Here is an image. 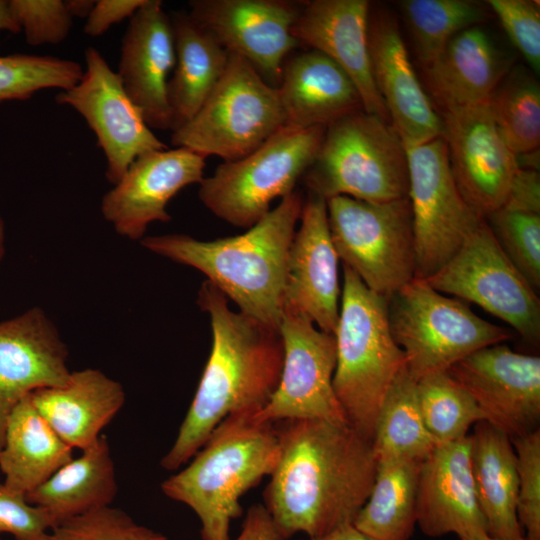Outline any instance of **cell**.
<instances>
[{"label":"cell","mask_w":540,"mask_h":540,"mask_svg":"<svg viewBox=\"0 0 540 540\" xmlns=\"http://www.w3.org/2000/svg\"><path fill=\"white\" fill-rule=\"evenodd\" d=\"M511 441L517 466V518L526 537L540 540V429Z\"/></svg>","instance_id":"cell-40"},{"label":"cell","mask_w":540,"mask_h":540,"mask_svg":"<svg viewBox=\"0 0 540 540\" xmlns=\"http://www.w3.org/2000/svg\"><path fill=\"white\" fill-rule=\"evenodd\" d=\"M206 157L184 147L137 157L101 201V212L121 236L141 240L147 226L168 222L166 207L184 187L203 179Z\"/></svg>","instance_id":"cell-18"},{"label":"cell","mask_w":540,"mask_h":540,"mask_svg":"<svg viewBox=\"0 0 540 540\" xmlns=\"http://www.w3.org/2000/svg\"><path fill=\"white\" fill-rule=\"evenodd\" d=\"M405 149L415 241V277L427 279L456 253L483 218L460 193L442 137Z\"/></svg>","instance_id":"cell-12"},{"label":"cell","mask_w":540,"mask_h":540,"mask_svg":"<svg viewBox=\"0 0 540 540\" xmlns=\"http://www.w3.org/2000/svg\"><path fill=\"white\" fill-rule=\"evenodd\" d=\"M301 180L308 193L382 203L408 197L405 146L392 125L364 110L325 128L311 165Z\"/></svg>","instance_id":"cell-6"},{"label":"cell","mask_w":540,"mask_h":540,"mask_svg":"<svg viewBox=\"0 0 540 540\" xmlns=\"http://www.w3.org/2000/svg\"><path fill=\"white\" fill-rule=\"evenodd\" d=\"M288 258L283 311L308 317L333 334L339 318V257L332 242L326 200L308 193Z\"/></svg>","instance_id":"cell-21"},{"label":"cell","mask_w":540,"mask_h":540,"mask_svg":"<svg viewBox=\"0 0 540 540\" xmlns=\"http://www.w3.org/2000/svg\"><path fill=\"white\" fill-rule=\"evenodd\" d=\"M146 0H98L86 19L84 32L90 37L104 34L112 25L131 18Z\"/></svg>","instance_id":"cell-44"},{"label":"cell","mask_w":540,"mask_h":540,"mask_svg":"<svg viewBox=\"0 0 540 540\" xmlns=\"http://www.w3.org/2000/svg\"><path fill=\"white\" fill-rule=\"evenodd\" d=\"M481 540H532L526 536H522V537H518V538H511V539H504V538H497V537H492V536H486L485 538L481 539Z\"/></svg>","instance_id":"cell-51"},{"label":"cell","mask_w":540,"mask_h":540,"mask_svg":"<svg viewBox=\"0 0 540 540\" xmlns=\"http://www.w3.org/2000/svg\"><path fill=\"white\" fill-rule=\"evenodd\" d=\"M471 468L488 535L511 539L525 536L517 518L516 454L510 437L488 421L474 425Z\"/></svg>","instance_id":"cell-28"},{"label":"cell","mask_w":540,"mask_h":540,"mask_svg":"<svg viewBox=\"0 0 540 540\" xmlns=\"http://www.w3.org/2000/svg\"><path fill=\"white\" fill-rule=\"evenodd\" d=\"M421 462H377L369 497L353 521L358 530L373 540H411L417 525L416 492Z\"/></svg>","instance_id":"cell-32"},{"label":"cell","mask_w":540,"mask_h":540,"mask_svg":"<svg viewBox=\"0 0 540 540\" xmlns=\"http://www.w3.org/2000/svg\"><path fill=\"white\" fill-rule=\"evenodd\" d=\"M301 540H373L363 532L358 530L353 523L344 524L334 528L333 530L312 538Z\"/></svg>","instance_id":"cell-47"},{"label":"cell","mask_w":540,"mask_h":540,"mask_svg":"<svg viewBox=\"0 0 540 540\" xmlns=\"http://www.w3.org/2000/svg\"><path fill=\"white\" fill-rule=\"evenodd\" d=\"M255 414L225 418L191 462L161 484L167 497L197 515L202 540H231V523L243 512L241 497L275 469L276 423L261 422Z\"/></svg>","instance_id":"cell-4"},{"label":"cell","mask_w":540,"mask_h":540,"mask_svg":"<svg viewBox=\"0 0 540 540\" xmlns=\"http://www.w3.org/2000/svg\"><path fill=\"white\" fill-rule=\"evenodd\" d=\"M334 337L335 395L348 424L372 441L383 400L406 361L390 331L388 300L344 264Z\"/></svg>","instance_id":"cell-5"},{"label":"cell","mask_w":540,"mask_h":540,"mask_svg":"<svg viewBox=\"0 0 540 540\" xmlns=\"http://www.w3.org/2000/svg\"><path fill=\"white\" fill-rule=\"evenodd\" d=\"M437 444L424 424L417 382L405 367L390 386L377 417L372 438L376 460L422 461Z\"/></svg>","instance_id":"cell-33"},{"label":"cell","mask_w":540,"mask_h":540,"mask_svg":"<svg viewBox=\"0 0 540 540\" xmlns=\"http://www.w3.org/2000/svg\"><path fill=\"white\" fill-rule=\"evenodd\" d=\"M392 337L416 381L442 372L475 351L503 343L511 332L480 318L469 303L414 277L388 300Z\"/></svg>","instance_id":"cell-7"},{"label":"cell","mask_w":540,"mask_h":540,"mask_svg":"<svg viewBox=\"0 0 540 540\" xmlns=\"http://www.w3.org/2000/svg\"><path fill=\"white\" fill-rule=\"evenodd\" d=\"M4 240H5V228H4V221L0 216V262L4 256L5 248H4Z\"/></svg>","instance_id":"cell-50"},{"label":"cell","mask_w":540,"mask_h":540,"mask_svg":"<svg viewBox=\"0 0 540 540\" xmlns=\"http://www.w3.org/2000/svg\"><path fill=\"white\" fill-rule=\"evenodd\" d=\"M368 49L372 77L405 147L443 136V121L409 59L396 17L371 5Z\"/></svg>","instance_id":"cell-19"},{"label":"cell","mask_w":540,"mask_h":540,"mask_svg":"<svg viewBox=\"0 0 540 540\" xmlns=\"http://www.w3.org/2000/svg\"><path fill=\"white\" fill-rule=\"evenodd\" d=\"M175 61L171 17L160 0H146L129 19L117 74L151 129L172 128L168 82Z\"/></svg>","instance_id":"cell-24"},{"label":"cell","mask_w":540,"mask_h":540,"mask_svg":"<svg viewBox=\"0 0 540 540\" xmlns=\"http://www.w3.org/2000/svg\"><path fill=\"white\" fill-rule=\"evenodd\" d=\"M470 435L438 443L419 468L416 492L417 526L432 538L447 534L459 540L488 536L471 468Z\"/></svg>","instance_id":"cell-20"},{"label":"cell","mask_w":540,"mask_h":540,"mask_svg":"<svg viewBox=\"0 0 540 540\" xmlns=\"http://www.w3.org/2000/svg\"><path fill=\"white\" fill-rule=\"evenodd\" d=\"M188 15L229 53L248 61L267 81L299 44L292 26L300 4L285 0H192Z\"/></svg>","instance_id":"cell-16"},{"label":"cell","mask_w":540,"mask_h":540,"mask_svg":"<svg viewBox=\"0 0 540 540\" xmlns=\"http://www.w3.org/2000/svg\"><path fill=\"white\" fill-rule=\"evenodd\" d=\"M443 136L455 183L481 218L501 208L519 169L517 156L486 104L442 112Z\"/></svg>","instance_id":"cell-17"},{"label":"cell","mask_w":540,"mask_h":540,"mask_svg":"<svg viewBox=\"0 0 540 540\" xmlns=\"http://www.w3.org/2000/svg\"><path fill=\"white\" fill-rule=\"evenodd\" d=\"M67 357V346L41 308L0 322V450L16 404L36 389L68 382Z\"/></svg>","instance_id":"cell-23"},{"label":"cell","mask_w":540,"mask_h":540,"mask_svg":"<svg viewBox=\"0 0 540 540\" xmlns=\"http://www.w3.org/2000/svg\"><path fill=\"white\" fill-rule=\"evenodd\" d=\"M279 331L284 347L280 381L255 418L268 423L326 420L348 424L333 388L334 335L291 311H283Z\"/></svg>","instance_id":"cell-13"},{"label":"cell","mask_w":540,"mask_h":540,"mask_svg":"<svg viewBox=\"0 0 540 540\" xmlns=\"http://www.w3.org/2000/svg\"><path fill=\"white\" fill-rule=\"evenodd\" d=\"M66 7L70 15L79 18H88L91 13L95 1L93 0H67L65 1Z\"/></svg>","instance_id":"cell-49"},{"label":"cell","mask_w":540,"mask_h":540,"mask_svg":"<svg viewBox=\"0 0 540 540\" xmlns=\"http://www.w3.org/2000/svg\"><path fill=\"white\" fill-rule=\"evenodd\" d=\"M511 263L540 288V214L499 208L483 218Z\"/></svg>","instance_id":"cell-38"},{"label":"cell","mask_w":540,"mask_h":540,"mask_svg":"<svg viewBox=\"0 0 540 540\" xmlns=\"http://www.w3.org/2000/svg\"><path fill=\"white\" fill-rule=\"evenodd\" d=\"M176 61L168 82L171 131L197 113L223 75L229 53L188 14L171 17Z\"/></svg>","instance_id":"cell-31"},{"label":"cell","mask_w":540,"mask_h":540,"mask_svg":"<svg viewBox=\"0 0 540 540\" xmlns=\"http://www.w3.org/2000/svg\"><path fill=\"white\" fill-rule=\"evenodd\" d=\"M511 43L536 75L540 71V9L531 0H488Z\"/></svg>","instance_id":"cell-41"},{"label":"cell","mask_w":540,"mask_h":540,"mask_svg":"<svg viewBox=\"0 0 540 540\" xmlns=\"http://www.w3.org/2000/svg\"><path fill=\"white\" fill-rule=\"evenodd\" d=\"M53 528L45 510L28 503L25 494L0 482V535L8 533L15 540H51Z\"/></svg>","instance_id":"cell-43"},{"label":"cell","mask_w":540,"mask_h":540,"mask_svg":"<svg viewBox=\"0 0 540 540\" xmlns=\"http://www.w3.org/2000/svg\"><path fill=\"white\" fill-rule=\"evenodd\" d=\"M534 75L523 67H512L485 103L515 155L538 150L540 145V86Z\"/></svg>","instance_id":"cell-35"},{"label":"cell","mask_w":540,"mask_h":540,"mask_svg":"<svg viewBox=\"0 0 540 540\" xmlns=\"http://www.w3.org/2000/svg\"><path fill=\"white\" fill-rule=\"evenodd\" d=\"M0 31L18 33L21 28L12 12L10 1L0 0Z\"/></svg>","instance_id":"cell-48"},{"label":"cell","mask_w":540,"mask_h":540,"mask_svg":"<svg viewBox=\"0 0 540 540\" xmlns=\"http://www.w3.org/2000/svg\"><path fill=\"white\" fill-rule=\"evenodd\" d=\"M447 372L471 395L487 421L510 439L539 429L538 356L499 343L475 351Z\"/></svg>","instance_id":"cell-15"},{"label":"cell","mask_w":540,"mask_h":540,"mask_svg":"<svg viewBox=\"0 0 540 540\" xmlns=\"http://www.w3.org/2000/svg\"><path fill=\"white\" fill-rule=\"evenodd\" d=\"M51 540H168L110 506L74 517L54 527Z\"/></svg>","instance_id":"cell-39"},{"label":"cell","mask_w":540,"mask_h":540,"mask_svg":"<svg viewBox=\"0 0 540 540\" xmlns=\"http://www.w3.org/2000/svg\"><path fill=\"white\" fill-rule=\"evenodd\" d=\"M114 462L105 435L82 450L41 485L28 492V503L50 516L54 527L93 510L110 506L117 494Z\"/></svg>","instance_id":"cell-29"},{"label":"cell","mask_w":540,"mask_h":540,"mask_svg":"<svg viewBox=\"0 0 540 540\" xmlns=\"http://www.w3.org/2000/svg\"><path fill=\"white\" fill-rule=\"evenodd\" d=\"M501 208L540 214L539 172L519 167Z\"/></svg>","instance_id":"cell-45"},{"label":"cell","mask_w":540,"mask_h":540,"mask_svg":"<svg viewBox=\"0 0 540 540\" xmlns=\"http://www.w3.org/2000/svg\"><path fill=\"white\" fill-rule=\"evenodd\" d=\"M511 68V59L478 25L455 35L423 69L429 93L445 112L486 103Z\"/></svg>","instance_id":"cell-26"},{"label":"cell","mask_w":540,"mask_h":540,"mask_svg":"<svg viewBox=\"0 0 540 540\" xmlns=\"http://www.w3.org/2000/svg\"><path fill=\"white\" fill-rule=\"evenodd\" d=\"M284 127H328L363 109L349 76L324 54L308 49L286 59L276 86Z\"/></svg>","instance_id":"cell-25"},{"label":"cell","mask_w":540,"mask_h":540,"mask_svg":"<svg viewBox=\"0 0 540 540\" xmlns=\"http://www.w3.org/2000/svg\"><path fill=\"white\" fill-rule=\"evenodd\" d=\"M72 459V448L37 411L30 393L22 398L9 414L0 450L4 484L26 495Z\"/></svg>","instance_id":"cell-30"},{"label":"cell","mask_w":540,"mask_h":540,"mask_svg":"<svg viewBox=\"0 0 540 540\" xmlns=\"http://www.w3.org/2000/svg\"><path fill=\"white\" fill-rule=\"evenodd\" d=\"M12 12L31 46L61 43L72 27L62 0H10Z\"/></svg>","instance_id":"cell-42"},{"label":"cell","mask_w":540,"mask_h":540,"mask_svg":"<svg viewBox=\"0 0 540 540\" xmlns=\"http://www.w3.org/2000/svg\"><path fill=\"white\" fill-rule=\"evenodd\" d=\"M198 304L210 316L212 347L176 440L160 462L170 471L187 463L228 416L258 413L275 392L283 367L278 328L231 310L227 297L208 280Z\"/></svg>","instance_id":"cell-2"},{"label":"cell","mask_w":540,"mask_h":540,"mask_svg":"<svg viewBox=\"0 0 540 540\" xmlns=\"http://www.w3.org/2000/svg\"><path fill=\"white\" fill-rule=\"evenodd\" d=\"M325 127H281L250 154L221 163L199 183L201 202L218 218L250 228L276 198L291 194L315 159Z\"/></svg>","instance_id":"cell-8"},{"label":"cell","mask_w":540,"mask_h":540,"mask_svg":"<svg viewBox=\"0 0 540 540\" xmlns=\"http://www.w3.org/2000/svg\"><path fill=\"white\" fill-rule=\"evenodd\" d=\"M284 126L276 86L244 58L229 54L223 75L187 123L172 131L174 147L226 161L245 157Z\"/></svg>","instance_id":"cell-9"},{"label":"cell","mask_w":540,"mask_h":540,"mask_svg":"<svg viewBox=\"0 0 540 540\" xmlns=\"http://www.w3.org/2000/svg\"><path fill=\"white\" fill-rule=\"evenodd\" d=\"M367 0H312L301 2L292 26L299 45L335 62L352 80L365 112L390 122L375 86L368 49Z\"/></svg>","instance_id":"cell-22"},{"label":"cell","mask_w":540,"mask_h":540,"mask_svg":"<svg viewBox=\"0 0 540 540\" xmlns=\"http://www.w3.org/2000/svg\"><path fill=\"white\" fill-rule=\"evenodd\" d=\"M303 203L293 191L240 235L201 241L168 234L144 237L141 245L201 271L240 312L279 329L289 252Z\"/></svg>","instance_id":"cell-3"},{"label":"cell","mask_w":540,"mask_h":540,"mask_svg":"<svg viewBox=\"0 0 540 540\" xmlns=\"http://www.w3.org/2000/svg\"><path fill=\"white\" fill-rule=\"evenodd\" d=\"M83 75L73 60L16 53L0 56V102L26 100L36 92L73 87Z\"/></svg>","instance_id":"cell-37"},{"label":"cell","mask_w":540,"mask_h":540,"mask_svg":"<svg viewBox=\"0 0 540 540\" xmlns=\"http://www.w3.org/2000/svg\"><path fill=\"white\" fill-rule=\"evenodd\" d=\"M84 57L81 79L60 91L56 102L76 110L94 131L106 158V178L115 185L137 157L168 146L152 132L102 54L88 47Z\"/></svg>","instance_id":"cell-14"},{"label":"cell","mask_w":540,"mask_h":540,"mask_svg":"<svg viewBox=\"0 0 540 540\" xmlns=\"http://www.w3.org/2000/svg\"><path fill=\"white\" fill-rule=\"evenodd\" d=\"M398 6L423 68L455 35L491 17L488 5L474 0H403Z\"/></svg>","instance_id":"cell-34"},{"label":"cell","mask_w":540,"mask_h":540,"mask_svg":"<svg viewBox=\"0 0 540 540\" xmlns=\"http://www.w3.org/2000/svg\"><path fill=\"white\" fill-rule=\"evenodd\" d=\"M426 281L445 295L480 306L526 341L539 342L538 295L504 254L484 219Z\"/></svg>","instance_id":"cell-11"},{"label":"cell","mask_w":540,"mask_h":540,"mask_svg":"<svg viewBox=\"0 0 540 540\" xmlns=\"http://www.w3.org/2000/svg\"><path fill=\"white\" fill-rule=\"evenodd\" d=\"M276 429L279 456L263 505L284 539L353 523L377 472L372 441L326 420L283 421Z\"/></svg>","instance_id":"cell-1"},{"label":"cell","mask_w":540,"mask_h":540,"mask_svg":"<svg viewBox=\"0 0 540 540\" xmlns=\"http://www.w3.org/2000/svg\"><path fill=\"white\" fill-rule=\"evenodd\" d=\"M417 391L424 424L437 443L462 439L476 423L487 421L475 400L448 372L421 379Z\"/></svg>","instance_id":"cell-36"},{"label":"cell","mask_w":540,"mask_h":540,"mask_svg":"<svg viewBox=\"0 0 540 540\" xmlns=\"http://www.w3.org/2000/svg\"><path fill=\"white\" fill-rule=\"evenodd\" d=\"M234 540H285L262 504L252 505L246 512L242 529Z\"/></svg>","instance_id":"cell-46"},{"label":"cell","mask_w":540,"mask_h":540,"mask_svg":"<svg viewBox=\"0 0 540 540\" xmlns=\"http://www.w3.org/2000/svg\"><path fill=\"white\" fill-rule=\"evenodd\" d=\"M326 203L337 255L368 289L389 300L415 277V241L408 197L372 203L336 196Z\"/></svg>","instance_id":"cell-10"},{"label":"cell","mask_w":540,"mask_h":540,"mask_svg":"<svg viewBox=\"0 0 540 540\" xmlns=\"http://www.w3.org/2000/svg\"><path fill=\"white\" fill-rule=\"evenodd\" d=\"M30 397L66 444L84 450L122 408L125 391L102 371L87 368L71 372L65 385L36 389Z\"/></svg>","instance_id":"cell-27"}]
</instances>
